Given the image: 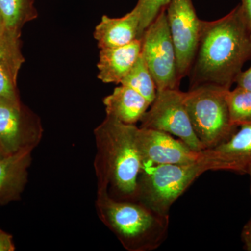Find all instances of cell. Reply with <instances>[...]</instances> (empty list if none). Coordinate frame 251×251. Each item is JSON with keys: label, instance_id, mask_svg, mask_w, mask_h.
<instances>
[{"label": "cell", "instance_id": "obj_9", "mask_svg": "<svg viewBox=\"0 0 251 251\" xmlns=\"http://www.w3.org/2000/svg\"><path fill=\"white\" fill-rule=\"evenodd\" d=\"M167 21L176 54L179 81L189 74L197 50L201 20L192 0H170L166 6Z\"/></svg>", "mask_w": 251, "mask_h": 251}, {"label": "cell", "instance_id": "obj_10", "mask_svg": "<svg viewBox=\"0 0 251 251\" xmlns=\"http://www.w3.org/2000/svg\"><path fill=\"white\" fill-rule=\"evenodd\" d=\"M138 144L145 167L191 163L202 156V151H194L169 133L151 128H138Z\"/></svg>", "mask_w": 251, "mask_h": 251}, {"label": "cell", "instance_id": "obj_17", "mask_svg": "<svg viewBox=\"0 0 251 251\" xmlns=\"http://www.w3.org/2000/svg\"><path fill=\"white\" fill-rule=\"evenodd\" d=\"M120 84L136 91L151 103L156 98V84L142 53Z\"/></svg>", "mask_w": 251, "mask_h": 251}, {"label": "cell", "instance_id": "obj_20", "mask_svg": "<svg viewBox=\"0 0 251 251\" xmlns=\"http://www.w3.org/2000/svg\"><path fill=\"white\" fill-rule=\"evenodd\" d=\"M170 0H138L136 6L140 14V34L143 37L145 31L153 22L162 9L166 8Z\"/></svg>", "mask_w": 251, "mask_h": 251}, {"label": "cell", "instance_id": "obj_18", "mask_svg": "<svg viewBox=\"0 0 251 251\" xmlns=\"http://www.w3.org/2000/svg\"><path fill=\"white\" fill-rule=\"evenodd\" d=\"M229 117L236 127L251 122V91L237 87L226 94Z\"/></svg>", "mask_w": 251, "mask_h": 251}, {"label": "cell", "instance_id": "obj_22", "mask_svg": "<svg viewBox=\"0 0 251 251\" xmlns=\"http://www.w3.org/2000/svg\"><path fill=\"white\" fill-rule=\"evenodd\" d=\"M235 82L238 87L251 91V66L247 70L239 73Z\"/></svg>", "mask_w": 251, "mask_h": 251}, {"label": "cell", "instance_id": "obj_13", "mask_svg": "<svg viewBox=\"0 0 251 251\" xmlns=\"http://www.w3.org/2000/svg\"><path fill=\"white\" fill-rule=\"evenodd\" d=\"M32 150L0 157V205L21 198L27 182Z\"/></svg>", "mask_w": 251, "mask_h": 251}, {"label": "cell", "instance_id": "obj_19", "mask_svg": "<svg viewBox=\"0 0 251 251\" xmlns=\"http://www.w3.org/2000/svg\"><path fill=\"white\" fill-rule=\"evenodd\" d=\"M21 64L0 54V99L17 100L16 79Z\"/></svg>", "mask_w": 251, "mask_h": 251}, {"label": "cell", "instance_id": "obj_2", "mask_svg": "<svg viewBox=\"0 0 251 251\" xmlns=\"http://www.w3.org/2000/svg\"><path fill=\"white\" fill-rule=\"evenodd\" d=\"M138 128L106 116L94 130L98 188L110 187L125 201H135L138 177L145 167L138 147Z\"/></svg>", "mask_w": 251, "mask_h": 251}, {"label": "cell", "instance_id": "obj_28", "mask_svg": "<svg viewBox=\"0 0 251 251\" xmlns=\"http://www.w3.org/2000/svg\"></svg>", "mask_w": 251, "mask_h": 251}, {"label": "cell", "instance_id": "obj_14", "mask_svg": "<svg viewBox=\"0 0 251 251\" xmlns=\"http://www.w3.org/2000/svg\"><path fill=\"white\" fill-rule=\"evenodd\" d=\"M142 52V38L120 47L100 49L97 67L99 80L105 83L120 84Z\"/></svg>", "mask_w": 251, "mask_h": 251}, {"label": "cell", "instance_id": "obj_7", "mask_svg": "<svg viewBox=\"0 0 251 251\" xmlns=\"http://www.w3.org/2000/svg\"><path fill=\"white\" fill-rule=\"evenodd\" d=\"M140 128L161 130L177 137L196 151L204 150L193 130L179 89L157 92L156 97L140 120Z\"/></svg>", "mask_w": 251, "mask_h": 251}, {"label": "cell", "instance_id": "obj_3", "mask_svg": "<svg viewBox=\"0 0 251 251\" xmlns=\"http://www.w3.org/2000/svg\"><path fill=\"white\" fill-rule=\"evenodd\" d=\"M97 205L100 219L127 250H156L168 237L169 215L141 202L117 201L110 197L108 188H98Z\"/></svg>", "mask_w": 251, "mask_h": 251}, {"label": "cell", "instance_id": "obj_15", "mask_svg": "<svg viewBox=\"0 0 251 251\" xmlns=\"http://www.w3.org/2000/svg\"><path fill=\"white\" fill-rule=\"evenodd\" d=\"M106 116L122 123L135 125L148 111L151 103L136 91L122 85L103 99Z\"/></svg>", "mask_w": 251, "mask_h": 251}, {"label": "cell", "instance_id": "obj_21", "mask_svg": "<svg viewBox=\"0 0 251 251\" xmlns=\"http://www.w3.org/2000/svg\"><path fill=\"white\" fill-rule=\"evenodd\" d=\"M0 54L14 60L22 61L23 57L19 48V40L13 39L5 29L0 15Z\"/></svg>", "mask_w": 251, "mask_h": 251}, {"label": "cell", "instance_id": "obj_26", "mask_svg": "<svg viewBox=\"0 0 251 251\" xmlns=\"http://www.w3.org/2000/svg\"><path fill=\"white\" fill-rule=\"evenodd\" d=\"M247 174L249 175L251 179V166L249 167V170L247 171Z\"/></svg>", "mask_w": 251, "mask_h": 251}, {"label": "cell", "instance_id": "obj_27", "mask_svg": "<svg viewBox=\"0 0 251 251\" xmlns=\"http://www.w3.org/2000/svg\"><path fill=\"white\" fill-rule=\"evenodd\" d=\"M4 156L5 155L4 154V153H3L2 151H1V150H0V157H2Z\"/></svg>", "mask_w": 251, "mask_h": 251}, {"label": "cell", "instance_id": "obj_24", "mask_svg": "<svg viewBox=\"0 0 251 251\" xmlns=\"http://www.w3.org/2000/svg\"><path fill=\"white\" fill-rule=\"evenodd\" d=\"M241 237L244 249L247 251H251V217L243 227Z\"/></svg>", "mask_w": 251, "mask_h": 251}, {"label": "cell", "instance_id": "obj_5", "mask_svg": "<svg viewBox=\"0 0 251 251\" xmlns=\"http://www.w3.org/2000/svg\"><path fill=\"white\" fill-rule=\"evenodd\" d=\"M227 89L202 85L184 92V103L193 130L204 150L228 140L237 127L232 125L226 101Z\"/></svg>", "mask_w": 251, "mask_h": 251}, {"label": "cell", "instance_id": "obj_4", "mask_svg": "<svg viewBox=\"0 0 251 251\" xmlns=\"http://www.w3.org/2000/svg\"><path fill=\"white\" fill-rule=\"evenodd\" d=\"M207 171L209 168L202 151L201 158L193 163L145 167L138 177L134 201L159 214L169 215L175 201Z\"/></svg>", "mask_w": 251, "mask_h": 251}, {"label": "cell", "instance_id": "obj_1", "mask_svg": "<svg viewBox=\"0 0 251 251\" xmlns=\"http://www.w3.org/2000/svg\"><path fill=\"white\" fill-rule=\"evenodd\" d=\"M251 58V31L239 5L224 17L201 21L197 50L188 74L190 88L212 85L230 90Z\"/></svg>", "mask_w": 251, "mask_h": 251}, {"label": "cell", "instance_id": "obj_23", "mask_svg": "<svg viewBox=\"0 0 251 251\" xmlns=\"http://www.w3.org/2000/svg\"><path fill=\"white\" fill-rule=\"evenodd\" d=\"M16 250L13 237L0 229V251H14Z\"/></svg>", "mask_w": 251, "mask_h": 251}, {"label": "cell", "instance_id": "obj_11", "mask_svg": "<svg viewBox=\"0 0 251 251\" xmlns=\"http://www.w3.org/2000/svg\"><path fill=\"white\" fill-rule=\"evenodd\" d=\"M239 127L224 143L203 150L202 156L209 171L247 174L251 166V122Z\"/></svg>", "mask_w": 251, "mask_h": 251}, {"label": "cell", "instance_id": "obj_16", "mask_svg": "<svg viewBox=\"0 0 251 251\" xmlns=\"http://www.w3.org/2000/svg\"><path fill=\"white\" fill-rule=\"evenodd\" d=\"M0 15L6 32L17 40L23 26L37 17L34 0H0Z\"/></svg>", "mask_w": 251, "mask_h": 251}, {"label": "cell", "instance_id": "obj_25", "mask_svg": "<svg viewBox=\"0 0 251 251\" xmlns=\"http://www.w3.org/2000/svg\"><path fill=\"white\" fill-rule=\"evenodd\" d=\"M239 6L248 27L251 31V0H242Z\"/></svg>", "mask_w": 251, "mask_h": 251}, {"label": "cell", "instance_id": "obj_12", "mask_svg": "<svg viewBox=\"0 0 251 251\" xmlns=\"http://www.w3.org/2000/svg\"><path fill=\"white\" fill-rule=\"evenodd\" d=\"M94 36L100 49L120 47L141 39L139 9L135 6L121 18L103 16L95 28Z\"/></svg>", "mask_w": 251, "mask_h": 251}, {"label": "cell", "instance_id": "obj_8", "mask_svg": "<svg viewBox=\"0 0 251 251\" xmlns=\"http://www.w3.org/2000/svg\"><path fill=\"white\" fill-rule=\"evenodd\" d=\"M42 135L39 117L23 107L19 99H0V150L5 156L34 150Z\"/></svg>", "mask_w": 251, "mask_h": 251}, {"label": "cell", "instance_id": "obj_6", "mask_svg": "<svg viewBox=\"0 0 251 251\" xmlns=\"http://www.w3.org/2000/svg\"><path fill=\"white\" fill-rule=\"evenodd\" d=\"M142 55L156 84L157 92L178 89L176 54L167 21L161 10L142 37Z\"/></svg>", "mask_w": 251, "mask_h": 251}]
</instances>
